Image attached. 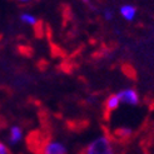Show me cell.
I'll return each mask as SVG.
<instances>
[{"label":"cell","instance_id":"obj_1","mask_svg":"<svg viewBox=\"0 0 154 154\" xmlns=\"http://www.w3.org/2000/svg\"><path fill=\"white\" fill-rule=\"evenodd\" d=\"M79 154H115L112 140L106 135H100L85 145Z\"/></svg>","mask_w":154,"mask_h":154},{"label":"cell","instance_id":"obj_2","mask_svg":"<svg viewBox=\"0 0 154 154\" xmlns=\"http://www.w3.org/2000/svg\"><path fill=\"white\" fill-rule=\"evenodd\" d=\"M36 153L39 154H68V148L58 140H43L40 148Z\"/></svg>","mask_w":154,"mask_h":154},{"label":"cell","instance_id":"obj_3","mask_svg":"<svg viewBox=\"0 0 154 154\" xmlns=\"http://www.w3.org/2000/svg\"><path fill=\"white\" fill-rule=\"evenodd\" d=\"M117 95L119 97L120 103H124L127 105L135 106V105L139 104V102H140L139 94H138V91L135 89H133V88L123 89V90L119 91V93H117Z\"/></svg>","mask_w":154,"mask_h":154},{"label":"cell","instance_id":"obj_4","mask_svg":"<svg viewBox=\"0 0 154 154\" xmlns=\"http://www.w3.org/2000/svg\"><path fill=\"white\" fill-rule=\"evenodd\" d=\"M120 104V100H119V97L117 94H112L106 98V100H105V104H104V112L105 114H112L114 110H117L118 109V106Z\"/></svg>","mask_w":154,"mask_h":154},{"label":"cell","instance_id":"obj_5","mask_svg":"<svg viewBox=\"0 0 154 154\" xmlns=\"http://www.w3.org/2000/svg\"><path fill=\"white\" fill-rule=\"evenodd\" d=\"M23 139V129L19 125H13L9 130V135H8V140L11 145L18 144Z\"/></svg>","mask_w":154,"mask_h":154},{"label":"cell","instance_id":"obj_6","mask_svg":"<svg viewBox=\"0 0 154 154\" xmlns=\"http://www.w3.org/2000/svg\"><path fill=\"white\" fill-rule=\"evenodd\" d=\"M120 14L125 20L132 21L137 17V8L133 5H123L120 8Z\"/></svg>","mask_w":154,"mask_h":154},{"label":"cell","instance_id":"obj_7","mask_svg":"<svg viewBox=\"0 0 154 154\" xmlns=\"http://www.w3.org/2000/svg\"><path fill=\"white\" fill-rule=\"evenodd\" d=\"M133 134V130L130 128H120L118 130H115L114 135L118 138L119 140H124V139H128V138H130Z\"/></svg>","mask_w":154,"mask_h":154},{"label":"cell","instance_id":"obj_8","mask_svg":"<svg viewBox=\"0 0 154 154\" xmlns=\"http://www.w3.org/2000/svg\"><path fill=\"white\" fill-rule=\"evenodd\" d=\"M20 20L23 23H25V24H28V25H32V26L38 24V19L35 17H33V15H30V14H21Z\"/></svg>","mask_w":154,"mask_h":154},{"label":"cell","instance_id":"obj_9","mask_svg":"<svg viewBox=\"0 0 154 154\" xmlns=\"http://www.w3.org/2000/svg\"><path fill=\"white\" fill-rule=\"evenodd\" d=\"M0 154H11L9 148H8L6 145L4 143H2V142H0Z\"/></svg>","mask_w":154,"mask_h":154},{"label":"cell","instance_id":"obj_10","mask_svg":"<svg viewBox=\"0 0 154 154\" xmlns=\"http://www.w3.org/2000/svg\"><path fill=\"white\" fill-rule=\"evenodd\" d=\"M103 14H104V18H105L106 20H110V19L113 18V11H112L110 9H105V10L103 11Z\"/></svg>","mask_w":154,"mask_h":154},{"label":"cell","instance_id":"obj_11","mask_svg":"<svg viewBox=\"0 0 154 154\" xmlns=\"http://www.w3.org/2000/svg\"><path fill=\"white\" fill-rule=\"evenodd\" d=\"M83 3L85 4L87 6H89L90 9H93V10H95V6H94V4L91 3V0H83Z\"/></svg>","mask_w":154,"mask_h":154},{"label":"cell","instance_id":"obj_12","mask_svg":"<svg viewBox=\"0 0 154 154\" xmlns=\"http://www.w3.org/2000/svg\"><path fill=\"white\" fill-rule=\"evenodd\" d=\"M15 2L19 3V4H29V3L35 2V0H15Z\"/></svg>","mask_w":154,"mask_h":154}]
</instances>
